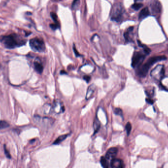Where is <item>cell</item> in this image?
I'll return each mask as SVG.
<instances>
[{"label":"cell","mask_w":168,"mask_h":168,"mask_svg":"<svg viewBox=\"0 0 168 168\" xmlns=\"http://www.w3.org/2000/svg\"><path fill=\"white\" fill-rule=\"evenodd\" d=\"M4 151H5V153L7 157L9 158V159H11L12 158V156L11 155V154L10 153V152L9 151V150H8V149L6 148V145L4 146Z\"/></svg>","instance_id":"obj_24"},{"label":"cell","mask_w":168,"mask_h":168,"mask_svg":"<svg viewBox=\"0 0 168 168\" xmlns=\"http://www.w3.org/2000/svg\"><path fill=\"white\" fill-rule=\"evenodd\" d=\"M61 74H66V72L65 71H61Z\"/></svg>","instance_id":"obj_31"},{"label":"cell","mask_w":168,"mask_h":168,"mask_svg":"<svg viewBox=\"0 0 168 168\" xmlns=\"http://www.w3.org/2000/svg\"><path fill=\"white\" fill-rule=\"evenodd\" d=\"M114 113L116 115H118L120 116H122L123 113H122V111L121 109L118 108H116L114 110Z\"/></svg>","instance_id":"obj_22"},{"label":"cell","mask_w":168,"mask_h":168,"mask_svg":"<svg viewBox=\"0 0 168 168\" xmlns=\"http://www.w3.org/2000/svg\"><path fill=\"white\" fill-rule=\"evenodd\" d=\"M151 10L155 13H160L161 12V5L158 1H156L151 5Z\"/></svg>","instance_id":"obj_10"},{"label":"cell","mask_w":168,"mask_h":168,"mask_svg":"<svg viewBox=\"0 0 168 168\" xmlns=\"http://www.w3.org/2000/svg\"><path fill=\"white\" fill-rule=\"evenodd\" d=\"M146 102L147 103L149 104H150V105H152V104H153V103H154L152 99H151L150 98H146Z\"/></svg>","instance_id":"obj_28"},{"label":"cell","mask_w":168,"mask_h":168,"mask_svg":"<svg viewBox=\"0 0 168 168\" xmlns=\"http://www.w3.org/2000/svg\"><path fill=\"white\" fill-rule=\"evenodd\" d=\"M144 59V56L140 52L135 53L132 59L131 66L133 68L140 66Z\"/></svg>","instance_id":"obj_5"},{"label":"cell","mask_w":168,"mask_h":168,"mask_svg":"<svg viewBox=\"0 0 168 168\" xmlns=\"http://www.w3.org/2000/svg\"><path fill=\"white\" fill-rule=\"evenodd\" d=\"M53 111L52 106L48 104H45L43 107V113L45 114L48 115L50 114Z\"/></svg>","instance_id":"obj_15"},{"label":"cell","mask_w":168,"mask_h":168,"mask_svg":"<svg viewBox=\"0 0 168 168\" xmlns=\"http://www.w3.org/2000/svg\"><path fill=\"white\" fill-rule=\"evenodd\" d=\"M143 0H134V2L135 3H139L140 2H142Z\"/></svg>","instance_id":"obj_30"},{"label":"cell","mask_w":168,"mask_h":168,"mask_svg":"<svg viewBox=\"0 0 168 168\" xmlns=\"http://www.w3.org/2000/svg\"><path fill=\"white\" fill-rule=\"evenodd\" d=\"M80 4V0H74L72 4V9L73 10H76Z\"/></svg>","instance_id":"obj_20"},{"label":"cell","mask_w":168,"mask_h":168,"mask_svg":"<svg viewBox=\"0 0 168 168\" xmlns=\"http://www.w3.org/2000/svg\"><path fill=\"white\" fill-rule=\"evenodd\" d=\"M1 42L8 49H13L24 45L26 40H22L16 34H12L0 38Z\"/></svg>","instance_id":"obj_1"},{"label":"cell","mask_w":168,"mask_h":168,"mask_svg":"<svg viewBox=\"0 0 168 168\" xmlns=\"http://www.w3.org/2000/svg\"><path fill=\"white\" fill-rule=\"evenodd\" d=\"M83 78L84 80L86 81L87 83H89L91 79V77L90 76H84Z\"/></svg>","instance_id":"obj_27"},{"label":"cell","mask_w":168,"mask_h":168,"mask_svg":"<svg viewBox=\"0 0 168 168\" xmlns=\"http://www.w3.org/2000/svg\"><path fill=\"white\" fill-rule=\"evenodd\" d=\"M35 119L37 122L40 123V124L47 127L52 126L54 122V119L49 117H42L37 116L36 117Z\"/></svg>","instance_id":"obj_6"},{"label":"cell","mask_w":168,"mask_h":168,"mask_svg":"<svg viewBox=\"0 0 168 168\" xmlns=\"http://www.w3.org/2000/svg\"><path fill=\"white\" fill-rule=\"evenodd\" d=\"M111 165L112 168H123V163L119 159L113 158L112 159Z\"/></svg>","instance_id":"obj_8"},{"label":"cell","mask_w":168,"mask_h":168,"mask_svg":"<svg viewBox=\"0 0 168 168\" xmlns=\"http://www.w3.org/2000/svg\"><path fill=\"white\" fill-rule=\"evenodd\" d=\"M149 14V12L148 9L147 7H146L143 9L140 12V13H139V19L140 20H142L144 18L148 16Z\"/></svg>","instance_id":"obj_13"},{"label":"cell","mask_w":168,"mask_h":168,"mask_svg":"<svg viewBox=\"0 0 168 168\" xmlns=\"http://www.w3.org/2000/svg\"><path fill=\"white\" fill-rule=\"evenodd\" d=\"M50 28L53 30H56L57 29L60 28V25L59 23H55V24H51L50 25Z\"/></svg>","instance_id":"obj_25"},{"label":"cell","mask_w":168,"mask_h":168,"mask_svg":"<svg viewBox=\"0 0 168 168\" xmlns=\"http://www.w3.org/2000/svg\"><path fill=\"white\" fill-rule=\"evenodd\" d=\"M34 67L36 71L39 73L41 74L43 71V66L40 61L37 59L34 62Z\"/></svg>","instance_id":"obj_11"},{"label":"cell","mask_w":168,"mask_h":168,"mask_svg":"<svg viewBox=\"0 0 168 168\" xmlns=\"http://www.w3.org/2000/svg\"><path fill=\"white\" fill-rule=\"evenodd\" d=\"M30 46L32 49L35 52H44L46 49L44 41L38 38L31 39L30 40Z\"/></svg>","instance_id":"obj_4"},{"label":"cell","mask_w":168,"mask_h":168,"mask_svg":"<svg viewBox=\"0 0 168 168\" xmlns=\"http://www.w3.org/2000/svg\"><path fill=\"white\" fill-rule=\"evenodd\" d=\"M50 15H51V17L52 19L55 22V23H59L58 22V17H57V14L55 13H51Z\"/></svg>","instance_id":"obj_23"},{"label":"cell","mask_w":168,"mask_h":168,"mask_svg":"<svg viewBox=\"0 0 168 168\" xmlns=\"http://www.w3.org/2000/svg\"><path fill=\"white\" fill-rule=\"evenodd\" d=\"M9 126V124L5 121H0V129L7 128Z\"/></svg>","instance_id":"obj_19"},{"label":"cell","mask_w":168,"mask_h":168,"mask_svg":"<svg viewBox=\"0 0 168 168\" xmlns=\"http://www.w3.org/2000/svg\"><path fill=\"white\" fill-rule=\"evenodd\" d=\"M118 150L116 147H112L110 148L107 152L106 154V158L107 159H113L117 153Z\"/></svg>","instance_id":"obj_9"},{"label":"cell","mask_w":168,"mask_h":168,"mask_svg":"<svg viewBox=\"0 0 168 168\" xmlns=\"http://www.w3.org/2000/svg\"><path fill=\"white\" fill-rule=\"evenodd\" d=\"M68 134H65V135H61L60 136H59L55 141L54 142H53V144H58L59 143H60L61 142H62L64 140H65V139L68 136Z\"/></svg>","instance_id":"obj_16"},{"label":"cell","mask_w":168,"mask_h":168,"mask_svg":"<svg viewBox=\"0 0 168 168\" xmlns=\"http://www.w3.org/2000/svg\"><path fill=\"white\" fill-rule=\"evenodd\" d=\"M93 127V129H94V134H95L99 131L100 127V121H99L97 117H95L94 119Z\"/></svg>","instance_id":"obj_14"},{"label":"cell","mask_w":168,"mask_h":168,"mask_svg":"<svg viewBox=\"0 0 168 168\" xmlns=\"http://www.w3.org/2000/svg\"><path fill=\"white\" fill-rule=\"evenodd\" d=\"M142 47H143V50H144V51L145 54H149L150 53V51H151L150 49L149 48H148L147 46H146L145 45H142Z\"/></svg>","instance_id":"obj_26"},{"label":"cell","mask_w":168,"mask_h":168,"mask_svg":"<svg viewBox=\"0 0 168 168\" xmlns=\"http://www.w3.org/2000/svg\"><path fill=\"white\" fill-rule=\"evenodd\" d=\"M53 111L56 114H60L65 111V107L60 101H56L52 106Z\"/></svg>","instance_id":"obj_7"},{"label":"cell","mask_w":168,"mask_h":168,"mask_svg":"<svg viewBox=\"0 0 168 168\" xmlns=\"http://www.w3.org/2000/svg\"><path fill=\"white\" fill-rule=\"evenodd\" d=\"M167 59V58L165 56H155L149 58L147 61L142 65L138 71V75L141 77H144L146 76L148 73V71L151 66H152L155 63L164 61Z\"/></svg>","instance_id":"obj_2"},{"label":"cell","mask_w":168,"mask_h":168,"mask_svg":"<svg viewBox=\"0 0 168 168\" xmlns=\"http://www.w3.org/2000/svg\"><path fill=\"white\" fill-rule=\"evenodd\" d=\"M124 8L122 5L120 3L115 4L111 10V20L117 22H120L122 18Z\"/></svg>","instance_id":"obj_3"},{"label":"cell","mask_w":168,"mask_h":168,"mask_svg":"<svg viewBox=\"0 0 168 168\" xmlns=\"http://www.w3.org/2000/svg\"><path fill=\"white\" fill-rule=\"evenodd\" d=\"M73 50H74V51L75 52V55H76V57H78V56H81V55H80V54L77 52V50L75 48V47L74 46L73 47Z\"/></svg>","instance_id":"obj_29"},{"label":"cell","mask_w":168,"mask_h":168,"mask_svg":"<svg viewBox=\"0 0 168 168\" xmlns=\"http://www.w3.org/2000/svg\"><path fill=\"white\" fill-rule=\"evenodd\" d=\"M95 90V86L94 85H91L89 87L86 94V99L87 100L90 99L92 97Z\"/></svg>","instance_id":"obj_12"},{"label":"cell","mask_w":168,"mask_h":168,"mask_svg":"<svg viewBox=\"0 0 168 168\" xmlns=\"http://www.w3.org/2000/svg\"><path fill=\"white\" fill-rule=\"evenodd\" d=\"M100 163L103 168H109V165L107 159L106 157L102 156L100 158Z\"/></svg>","instance_id":"obj_17"},{"label":"cell","mask_w":168,"mask_h":168,"mask_svg":"<svg viewBox=\"0 0 168 168\" xmlns=\"http://www.w3.org/2000/svg\"><path fill=\"white\" fill-rule=\"evenodd\" d=\"M143 5L140 3H135L132 6V8L135 11H138L141 8H142Z\"/></svg>","instance_id":"obj_18"},{"label":"cell","mask_w":168,"mask_h":168,"mask_svg":"<svg viewBox=\"0 0 168 168\" xmlns=\"http://www.w3.org/2000/svg\"><path fill=\"white\" fill-rule=\"evenodd\" d=\"M132 129V126L130 122H128L127 123L126 126H125V129H126V131L127 133V135L128 136L130 133L131 130Z\"/></svg>","instance_id":"obj_21"}]
</instances>
